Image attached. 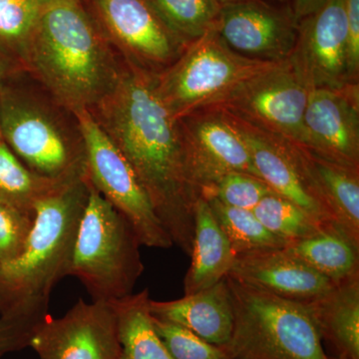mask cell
<instances>
[{
  "mask_svg": "<svg viewBox=\"0 0 359 359\" xmlns=\"http://www.w3.org/2000/svg\"><path fill=\"white\" fill-rule=\"evenodd\" d=\"M89 111L129 161L174 245L190 256L201 196L187 167L179 121L158 95L156 74L124 62L109 93Z\"/></svg>",
  "mask_w": 359,
  "mask_h": 359,
  "instance_id": "6da1fadb",
  "label": "cell"
},
{
  "mask_svg": "<svg viewBox=\"0 0 359 359\" xmlns=\"http://www.w3.org/2000/svg\"><path fill=\"white\" fill-rule=\"evenodd\" d=\"M83 0H44L30 39L25 71L72 114L92 110L113 88L124 65Z\"/></svg>",
  "mask_w": 359,
  "mask_h": 359,
  "instance_id": "7a4b0ae2",
  "label": "cell"
},
{
  "mask_svg": "<svg viewBox=\"0 0 359 359\" xmlns=\"http://www.w3.org/2000/svg\"><path fill=\"white\" fill-rule=\"evenodd\" d=\"M89 192L86 172L61 184L40 201L20 256L0 264V316H48L52 290L70 276Z\"/></svg>",
  "mask_w": 359,
  "mask_h": 359,
  "instance_id": "3957f363",
  "label": "cell"
},
{
  "mask_svg": "<svg viewBox=\"0 0 359 359\" xmlns=\"http://www.w3.org/2000/svg\"><path fill=\"white\" fill-rule=\"evenodd\" d=\"M21 71L0 83V135L28 169L65 182L86 174L79 127L72 128L52 105L21 83Z\"/></svg>",
  "mask_w": 359,
  "mask_h": 359,
  "instance_id": "277c9868",
  "label": "cell"
},
{
  "mask_svg": "<svg viewBox=\"0 0 359 359\" xmlns=\"http://www.w3.org/2000/svg\"><path fill=\"white\" fill-rule=\"evenodd\" d=\"M233 311V334L222 347L231 359H330L313 311L226 278Z\"/></svg>",
  "mask_w": 359,
  "mask_h": 359,
  "instance_id": "5b68a950",
  "label": "cell"
},
{
  "mask_svg": "<svg viewBox=\"0 0 359 359\" xmlns=\"http://www.w3.org/2000/svg\"><path fill=\"white\" fill-rule=\"evenodd\" d=\"M140 245L131 224L90 182L70 276L84 285L93 302L128 297L144 271Z\"/></svg>",
  "mask_w": 359,
  "mask_h": 359,
  "instance_id": "8992f818",
  "label": "cell"
},
{
  "mask_svg": "<svg viewBox=\"0 0 359 359\" xmlns=\"http://www.w3.org/2000/svg\"><path fill=\"white\" fill-rule=\"evenodd\" d=\"M276 63L233 50L215 28L189 44L173 65L156 75V90L179 121L196 111L218 105L250 78Z\"/></svg>",
  "mask_w": 359,
  "mask_h": 359,
  "instance_id": "52a82bcc",
  "label": "cell"
},
{
  "mask_svg": "<svg viewBox=\"0 0 359 359\" xmlns=\"http://www.w3.org/2000/svg\"><path fill=\"white\" fill-rule=\"evenodd\" d=\"M73 115L83 139L87 176L94 188L128 221L142 245L173 247L171 236L129 161L89 110Z\"/></svg>",
  "mask_w": 359,
  "mask_h": 359,
  "instance_id": "ba28073f",
  "label": "cell"
},
{
  "mask_svg": "<svg viewBox=\"0 0 359 359\" xmlns=\"http://www.w3.org/2000/svg\"><path fill=\"white\" fill-rule=\"evenodd\" d=\"M309 91L289 57L250 78L214 107L304 146Z\"/></svg>",
  "mask_w": 359,
  "mask_h": 359,
  "instance_id": "9c48e42d",
  "label": "cell"
},
{
  "mask_svg": "<svg viewBox=\"0 0 359 359\" xmlns=\"http://www.w3.org/2000/svg\"><path fill=\"white\" fill-rule=\"evenodd\" d=\"M99 30L123 61L159 74L186 49L145 0H83Z\"/></svg>",
  "mask_w": 359,
  "mask_h": 359,
  "instance_id": "30bf717a",
  "label": "cell"
},
{
  "mask_svg": "<svg viewBox=\"0 0 359 359\" xmlns=\"http://www.w3.org/2000/svg\"><path fill=\"white\" fill-rule=\"evenodd\" d=\"M29 347L39 359H119L115 309L111 302L80 299L61 318H44Z\"/></svg>",
  "mask_w": 359,
  "mask_h": 359,
  "instance_id": "8fae6325",
  "label": "cell"
},
{
  "mask_svg": "<svg viewBox=\"0 0 359 359\" xmlns=\"http://www.w3.org/2000/svg\"><path fill=\"white\" fill-rule=\"evenodd\" d=\"M179 124L187 167L200 196L203 189L231 172L259 177L244 138L221 108L196 111Z\"/></svg>",
  "mask_w": 359,
  "mask_h": 359,
  "instance_id": "7c38bea8",
  "label": "cell"
},
{
  "mask_svg": "<svg viewBox=\"0 0 359 359\" xmlns=\"http://www.w3.org/2000/svg\"><path fill=\"white\" fill-rule=\"evenodd\" d=\"M290 59L311 90L354 83L349 77L346 0H328L299 21Z\"/></svg>",
  "mask_w": 359,
  "mask_h": 359,
  "instance_id": "4fadbf2b",
  "label": "cell"
},
{
  "mask_svg": "<svg viewBox=\"0 0 359 359\" xmlns=\"http://www.w3.org/2000/svg\"><path fill=\"white\" fill-rule=\"evenodd\" d=\"M299 25L292 6L276 7L264 0H245L222 6L217 30L238 53L278 62L292 55Z\"/></svg>",
  "mask_w": 359,
  "mask_h": 359,
  "instance_id": "5bb4252c",
  "label": "cell"
},
{
  "mask_svg": "<svg viewBox=\"0 0 359 359\" xmlns=\"http://www.w3.org/2000/svg\"><path fill=\"white\" fill-rule=\"evenodd\" d=\"M304 144L316 155L359 169V83L309 91Z\"/></svg>",
  "mask_w": 359,
  "mask_h": 359,
  "instance_id": "9a60e30c",
  "label": "cell"
},
{
  "mask_svg": "<svg viewBox=\"0 0 359 359\" xmlns=\"http://www.w3.org/2000/svg\"><path fill=\"white\" fill-rule=\"evenodd\" d=\"M228 114L249 148L259 178L273 192L292 201L321 223L334 224L314 195L304 171L299 144Z\"/></svg>",
  "mask_w": 359,
  "mask_h": 359,
  "instance_id": "2e32d148",
  "label": "cell"
},
{
  "mask_svg": "<svg viewBox=\"0 0 359 359\" xmlns=\"http://www.w3.org/2000/svg\"><path fill=\"white\" fill-rule=\"evenodd\" d=\"M226 276L299 302H313L337 287L327 276L283 249L238 255Z\"/></svg>",
  "mask_w": 359,
  "mask_h": 359,
  "instance_id": "e0dca14e",
  "label": "cell"
},
{
  "mask_svg": "<svg viewBox=\"0 0 359 359\" xmlns=\"http://www.w3.org/2000/svg\"><path fill=\"white\" fill-rule=\"evenodd\" d=\"M226 278L211 287L175 301L150 299V313L156 318L188 328L209 344L226 346L233 328V304Z\"/></svg>",
  "mask_w": 359,
  "mask_h": 359,
  "instance_id": "ac0fdd59",
  "label": "cell"
},
{
  "mask_svg": "<svg viewBox=\"0 0 359 359\" xmlns=\"http://www.w3.org/2000/svg\"><path fill=\"white\" fill-rule=\"evenodd\" d=\"M299 149L314 195L334 223L359 243V169L325 159L304 146Z\"/></svg>",
  "mask_w": 359,
  "mask_h": 359,
  "instance_id": "d6986e66",
  "label": "cell"
},
{
  "mask_svg": "<svg viewBox=\"0 0 359 359\" xmlns=\"http://www.w3.org/2000/svg\"><path fill=\"white\" fill-rule=\"evenodd\" d=\"M194 224L191 264L184 280L185 295L221 282L237 257L205 198L200 197L196 203Z\"/></svg>",
  "mask_w": 359,
  "mask_h": 359,
  "instance_id": "ffe728a7",
  "label": "cell"
},
{
  "mask_svg": "<svg viewBox=\"0 0 359 359\" xmlns=\"http://www.w3.org/2000/svg\"><path fill=\"white\" fill-rule=\"evenodd\" d=\"M283 250L337 285L359 276V243L337 224H323L313 235Z\"/></svg>",
  "mask_w": 359,
  "mask_h": 359,
  "instance_id": "44dd1931",
  "label": "cell"
},
{
  "mask_svg": "<svg viewBox=\"0 0 359 359\" xmlns=\"http://www.w3.org/2000/svg\"><path fill=\"white\" fill-rule=\"evenodd\" d=\"M306 304L313 311L323 339L332 342L339 355L359 359V276Z\"/></svg>",
  "mask_w": 359,
  "mask_h": 359,
  "instance_id": "7402d4cb",
  "label": "cell"
},
{
  "mask_svg": "<svg viewBox=\"0 0 359 359\" xmlns=\"http://www.w3.org/2000/svg\"><path fill=\"white\" fill-rule=\"evenodd\" d=\"M149 290L111 302L117 318L119 359H173L153 325Z\"/></svg>",
  "mask_w": 359,
  "mask_h": 359,
  "instance_id": "603a6c76",
  "label": "cell"
},
{
  "mask_svg": "<svg viewBox=\"0 0 359 359\" xmlns=\"http://www.w3.org/2000/svg\"><path fill=\"white\" fill-rule=\"evenodd\" d=\"M65 182L43 178L28 169L0 135V203L2 205L34 219L40 201Z\"/></svg>",
  "mask_w": 359,
  "mask_h": 359,
  "instance_id": "cb8c5ba5",
  "label": "cell"
},
{
  "mask_svg": "<svg viewBox=\"0 0 359 359\" xmlns=\"http://www.w3.org/2000/svg\"><path fill=\"white\" fill-rule=\"evenodd\" d=\"M161 22L179 41L189 44L218 26V0H145Z\"/></svg>",
  "mask_w": 359,
  "mask_h": 359,
  "instance_id": "d4e9b609",
  "label": "cell"
},
{
  "mask_svg": "<svg viewBox=\"0 0 359 359\" xmlns=\"http://www.w3.org/2000/svg\"><path fill=\"white\" fill-rule=\"evenodd\" d=\"M205 200L237 256L287 247V243L266 230L254 212L229 207L215 198Z\"/></svg>",
  "mask_w": 359,
  "mask_h": 359,
  "instance_id": "484cf974",
  "label": "cell"
},
{
  "mask_svg": "<svg viewBox=\"0 0 359 359\" xmlns=\"http://www.w3.org/2000/svg\"><path fill=\"white\" fill-rule=\"evenodd\" d=\"M43 4L44 0H0V52L25 71L28 46Z\"/></svg>",
  "mask_w": 359,
  "mask_h": 359,
  "instance_id": "4316f807",
  "label": "cell"
},
{
  "mask_svg": "<svg viewBox=\"0 0 359 359\" xmlns=\"http://www.w3.org/2000/svg\"><path fill=\"white\" fill-rule=\"evenodd\" d=\"M252 212L266 230L287 245L313 235L325 224L276 193L266 196Z\"/></svg>",
  "mask_w": 359,
  "mask_h": 359,
  "instance_id": "83f0119b",
  "label": "cell"
},
{
  "mask_svg": "<svg viewBox=\"0 0 359 359\" xmlns=\"http://www.w3.org/2000/svg\"><path fill=\"white\" fill-rule=\"evenodd\" d=\"M268 184L259 177L242 172H231L203 189L201 197L215 198L237 209L252 210L266 196L273 194Z\"/></svg>",
  "mask_w": 359,
  "mask_h": 359,
  "instance_id": "f1b7e54d",
  "label": "cell"
},
{
  "mask_svg": "<svg viewBox=\"0 0 359 359\" xmlns=\"http://www.w3.org/2000/svg\"><path fill=\"white\" fill-rule=\"evenodd\" d=\"M152 320L156 332L173 359H231L222 347L209 344L188 328L154 316Z\"/></svg>",
  "mask_w": 359,
  "mask_h": 359,
  "instance_id": "f546056e",
  "label": "cell"
},
{
  "mask_svg": "<svg viewBox=\"0 0 359 359\" xmlns=\"http://www.w3.org/2000/svg\"><path fill=\"white\" fill-rule=\"evenodd\" d=\"M34 219L0 203V264L18 259L25 249Z\"/></svg>",
  "mask_w": 359,
  "mask_h": 359,
  "instance_id": "4dcf8cb0",
  "label": "cell"
},
{
  "mask_svg": "<svg viewBox=\"0 0 359 359\" xmlns=\"http://www.w3.org/2000/svg\"><path fill=\"white\" fill-rule=\"evenodd\" d=\"M47 316H0V356L29 347L35 330Z\"/></svg>",
  "mask_w": 359,
  "mask_h": 359,
  "instance_id": "1f68e13d",
  "label": "cell"
},
{
  "mask_svg": "<svg viewBox=\"0 0 359 359\" xmlns=\"http://www.w3.org/2000/svg\"><path fill=\"white\" fill-rule=\"evenodd\" d=\"M349 77L359 83V0H346Z\"/></svg>",
  "mask_w": 359,
  "mask_h": 359,
  "instance_id": "d6a6232c",
  "label": "cell"
},
{
  "mask_svg": "<svg viewBox=\"0 0 359 359\" xmlns=\"http://www.w3.org/2000/svg\"><path fill=\"white\" fill-rule=\"evenodd\" d=\"M328 0H294L292 8L297 20L301 21L321 8Z\"/></svg>",
  "mask_w": 359,
  "mask_h": 359,
  "instance_id": "836d02e7",
  "label": "cell"
},
{
  "mask_svg": "<svg viewBox=\"0 0 359 359\" xmlns=\"http://www.w3.org/2000/svg\"><path fill=\"white\" fill-rule=\"evenodd\" d=\"M25 71L18 63L14 62L13 59L7 57L4 53L0 52V83L4 80L8 79L13 75Z\"/></svg>",
  "mask_w": 359,
  "mask_h": 359,
  "instance_id": "e575fe53",
  "label": "cell"
},
{
  "mask_svg": "<svg viewBox=\"0 0 359 359\" xmlns=\"http://www.w3.org/2000/svg\"><path fill=\"white\" fill-rule=\"evenodd\" d=\"M218 1L222 4V6H224V4H233V2L245 1V0H218Z\"/></svg>",
  "mask_w": 359,
  "mask_h": 359,
  "instance_id": "d590c367",
  "label": "cell"
},
{
  "mask_svg": "<svg viewBox=\"0 0 359 359\" xmlns=\"http://www.w3.org/2000/svg\"><path fill=\"white\" fill-rule=\"evenodd\" d=\"M330 359H349L348 358H346V356H344V355H337V356H335V358H330Z\"/></svg>",
  "mask_w": 359,
  "mask_h": 359,
  "instance_id": "8d00e7d4",
  "label": "cell"
},
{
  "mask_svg": "<svg viewBox=\"0 0 359 359\" xmlns=\"http://www.w3.org/2000/svg\"><path fill=\"white\" fill-rule=\"evenodd\" d=\"M273 1L280 2V4H285V2H287L289 0H273Z\"/></svg>",
  "mask_w": 359,
  "mask_h": 359,
  "instance_id": "74e56055",
  "label": "cell"
}]
</instances>
